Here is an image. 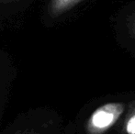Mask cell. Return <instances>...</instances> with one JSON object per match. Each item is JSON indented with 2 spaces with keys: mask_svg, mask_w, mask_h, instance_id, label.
Segmentation results:
<instances>
[{
  "mask_svg": "<svg viewBox=\"0 0 135 134\" xmlns=\"http://www.w3.org/2000/svg\"><path fill=\"white\" fill-rule=\"evenodd\" d=\"M125 130L128 134H135V107L127 120Z\"/></svg>",
  "mask_w": 135,
  "mask_h": 134,
  "instance_id": "obj_3",
  "label": "cell"
},
{
  "mask_svg": "<svg viewBox=\"0 0 135 134\" xmlns=\"http://www.w3.org/2000/svg\"><path fill=\"white\" fill-rule=\"evenodd\" d=\"M80 0H52L50 4V14L54 17L62 14L64 11L71 8Z\"/></svg>",
  "mask_w": 135,
  "mask_h": 134,
  "instance_id": "obj_2",
  "label": "cell"
},
{
  "mask_svg": "<svg viewBox=\"0 0 135 134\" xmlns=\"http://www.w3.org/2000/svg\"><path fill=\"white\" fill-rule=\"evenodd\" d=\"M124 104L112 102L97 108L86 123L89 134H102L112 127L124 111Z\"/></svg>",
  "mask_w": 135,
  "mask_h": 134,
  "instance_id": "obj_1",
  "label": "cell"
}]
</instances>
